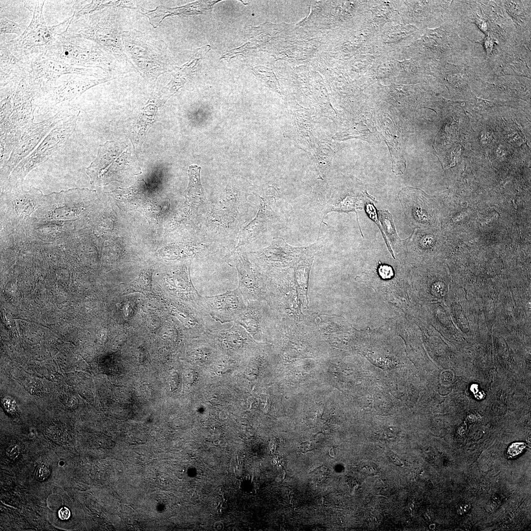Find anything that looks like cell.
<instances>
[{"label":"cell","instance_id":"cell-1","mask_svg":"<svg viewBox=\"0 0 531 531\" xmlns=\"http://www.w3.org/2000/svg\"><path fill=\"white\" fill-rule=\"evenodd\" d=\"M63 34L97 43L112 55L127 73L138 72L125 53L116 8H106L77 19H73L67 32Z\"/></svg>","mask_w":531,"mask_h":531},{"label":"cell","instance_id":"cell-2","mask_svg":"<svg viewBox=\"0 0 531 531\" xmlns=\"http://www.w3.org/2000/svg\"><path fill=\"white\" fill-rule=\"evenodd\" d=\"M42 57L76 67L100 68L114 79L127 73L119 62L97 43L63 33L57 36L53 45Z\"/></svg>","mask_w":531,"mask_h":531},{"label":"cell","instance_id":"cell-3","mask_svg":"<svg viewBox=\"0 0 531 531\" xmlns=\"http://www.w3.org/2000/svg\"><path fill=\"white\" fill-rule=\"evenodd\" d=\"M45 1L30 0L26 8L33 13L32 20L23 33L8 42L6 45L10 52L23 62L43 57L56 41L58 35L67 32L73 15L61 23L48 26L43 15Z\"/></svg>","mask_w":531,"mask_h":531},{"label":"cell","instance_id":"cell-4","mask_svg":"<svg viewBox=\"0 0 531 531\" xmlns=\"http://www.w3.org/2000/svg\"><path fill=\"white\" fill-rule=\"evenodd\" d=\"M125 53L138 72L150 84L176 67L172 64L166 43L136 30L122 32Z\"/></svg>","mask_w":531,"mask_h":531},{"label":"cell","instance_id":"cell-5","mask_svg":"<svg viewBox=\"0 0 531 531\" xmlns=\"http://www.w3.org/2000/svg\"><path fill=\"white\" fill-rule=\"evenodd\" d=\"M79 114L58 123L37 147L12 171L1 189L23 186L28 174L60 151L74 132Z\"/></svg>","mask_w":531,"mask_h":531},{"label":"cell","instance_id":"cell-6","mask_svg":"<svg viewBox=\"0 0 531 531\" xmlns=\"http://www.w3.org/2000/svg\"><path fill=\"white\" fill-rule=\"evenodd\" d=\"M134 159L127 146L108 141L98 147L94 160L86 169L90 184L105 186L112 181H120L131 171Z\"/></svg>","mask_w":531,"mask_h":531},{"label":"cell","instance_id":"cell-7","mask_svg":"<svg viewBox=\"0 0 531 531\" xmlns=\"http://www.w3.org/2000/svg\"><path fill=\"white\" fill-rule=\"evenodd\" d=\"M112 80L75 74L61 76L37 99L34 118L40 121L46 119L55 114L59 107L71 104V101L90 88Z\"/></svg>","mask_w":531,"mask_h":531},{"label":"cell","instance_id":"cell-8","mask_svg":"<svg viewBox=\"0 0 531 531\" xmlns=\"http://www.w3.org/2000/svg\"><path fill=\"white\" fill-rule=\"evenodd\" d=\"M80 113V109L70 104L63 107L54 115L41 121H33L24 128L18 144L9 159L0 168L1 185L6 182L18 164L37 147L58 123Z\"/></svg>","mask_w":531,"mask_h":531},{"label":"cell","instance_id":"cell-9","mask_svg":"<svg viewBox=\"0 0 531 531\" xmlns=\"http://www.w3.org/2000/svg\"><path fill=\"white\" fill-rule=\"evenodd\" d=\"M24 63L27 72L25 78L29 80L39 92V97L50 89L59 77L67 74L114 79L100 68L76 67L44 57Z\"/></svg>","mask_w":531,"mask_h":531},{"label":"cell","instance_id":"cell-10","mask_svg":"<svg viewBox=\"0 0 531 531\" xmlns=\"http://www.w3.org/2000/svg\"><path fill=\"white\" fill-rule=\"evenodd\" d=\"M320 243L317 241L307 246L294 247L289 245L283 238L276 237L268 247L253 253V257L266 270V275L271 276L312 257L321 248Z\"/></svg>","mask_w":531,"mask_h":531},{"label":"cell","instance_id":"cell-11","mask_svg":"<svg viewBox=\"0 0 531 531\" xmlns=\"http://www.w3.org/2000/svg\"><path fill=\"white\" fill-rule=\"evenodd\" d=\"M4 95L8 116L0 123V135L13 130H23L33 122L36 109L35 93L27 84L20 83L15 87H7Z\"/></svg>","mask_w":531,"mask_h":531},{"label":"cell","instance_id":"cell-12","mask_svg":"<svg viewBox=\"0 0 531 531\" xmlns=\"http://www.w3.org/2000/svg\"><path fill=\"white\" fill-rule=\"evenodd\" d=\"M45 197L41 191L33 186L28 191L24 190L21 186L3 189L1 192L6 215L18 226L30 224L37 219Z\"/></svg>","mask_w":531,"mask_h":531},{"label":"cell","instance_id":"cell-13","mask_svg":"<svg viewBox=\"0 0 531 531\" xmlns=\"http://www.w3.org/2000/svg\"><path fill=\"white\" fill-rule=\"evenodd\" d=\"M93 191L75 188L46 195L37 221H61L77 218L83 211L84 200Z\"/></svg>","mask_w":531,"mask_h":531},{"label":"cell","instance_id":"cell-14","mask_svg":"<svg viewBox=\"0 0 531 531\" xmlns=\"http://www.w3.org/2000/svg\"><path fill=\"white\" fill-rule=\"evenodd\" d=\"M225 260L230 266L236 267L239 281L238 288L247 303L266 300L265 276L256 270L245 253L235 249L225 256Z\"/></svg>","mask_w":531,"mask_h":531},{"label":"cell","instance_id":"cell-15","mask_svg":"<svg viewBox=\"0 0 531 531\" xmlns=\"http://www.w3.org/2000/svg\"><path fill=\"white\" fill-rule=\"evenodd\" d=\"M200 302L206 315L222 324L235 321L247 304L238 288L220 295L201 296Z\"/></svg>","mask_w":531,"mask_h":531},{"label":"cell","instance_id":"cell-16","mask_svg":"<svg viewBox=\"0 0 531 531\" xmlns=\"http://www.w3.org/2000/svg\"><path fill=\"white\" fill-rule=\"evenodd\" d=\"M264 301H249L245 310L234 321L253 337L262 336L276 327L273 310Z\"/></svg>","mask_w":531,"mask_h":531},{"label":"cell","instance_id":"cell-17","mask_svg":"<svg viewBox=\"0 0 531 531\" xmlns=\"http://www.w3.org/2000/svg\"><path fill=\"white\" fill-rule=\"evenodd\" d=\"M220 347L231 352H241L247 349L252 341L250 335L240 325L234 323L230 328L217 332H208Z\"/></svg>","mask_w":531,"mask_h":531},{"label":"cell","instance_id":"cell-18","mask_svg":"<svg viewBox=\"0 0 531 531\" xmlns=\"http://www.w3.org/2000/svg\"><path fill=\"white\" fill-rule=\"evenodd\" d=\"M0 87L21 81L25 77L26 69L25 63L17 58L8 50L6 41L0 42Z\"/></svg>","mask_w":531,"mask_h":531},{"label":"cell","instance_id":"cell-19","mask_svg":"<svg viewBox=\"0 0 531 531\" xmlns=\"http://www.w3.org/2000/svg\"><path fill=\"white\" fill-rule=\"evenodd\" d=\"M258 212L256 217L241 231L235 249L252 241L262 234L271 219L272 211L266 200L260 197Z\"/></svg>","mask_w":531,"mask_h":531},{"label":"cell","instance_id":"cell-20","mask_svg":"<svg viewBox=\"0 0 531 531\" xmlns=\"http://www.w3.org/2000/svg\"><path fill=\"white\" fill-rule=\"evenodd\" d=\"M200 58L195 57L180 67L173 71V77L170 82L156 95L155 100L159 106L163 105L178 89L183 86L187 80L195 71V67Z\"/></svg>","mask_w":531,"mask_h":531},{"label":"cell","instance_id":"cell-21","mask_svg":"<svg viewBox=\"0 0 531 531\" xmlns=\"http://www.w3.org/2000/svg\"><path fill=\"white\" fill-rule=\"evenodd\" d=\"M171 313L187 330L197 334H205L209 331L202 317L203 315L197 311H192L183 305L177 304L172 306Z\"/></svg>","mask_w":531,"mask_h":531},{"label":"cell","instance_id":"cell-22","mask_svg":"<svg viewBox=\"0 0 531 531\" xmlns=\"http://www.w3.org/2000/svg\"><path fill=\"white\" fill-rule=\"evenodd\" d=\"M87 1L77 0L73 5V19H77L83 16L88 15L102 9L117 7L127 8L133 9L134 7L132 1L123 0H91L88 3Z\"/></svg>","mask_w":531,"mask_h":531},{"label":"cell","instance_id":"cell-23","mask_svg":"<svg viewBox=\"0 0 531 531\" xmlns=\"http://www.w3.org/2000/svg\"><path fill=\"white\" fill-rule=\"evenodd\" d=\"M196 4L197 3H192L176 8H169L159 5L152 10L137 7L134 10L147 16L149 19L150 24L155 28L166 17L174 15L194 14L197 13L198 10L196 9L197 7Z\"/></svg>","mask_w":531,"mask_h":531},{"label":"cell","instance_id":"cell-24","mask_svg":"<svg viewBox=\"0 0 531 531\" xmlns=\"http://www.w3.org/2000/svg\"><path fill=\"white\" fill-rule=\"evenodd\" d=\"M201 167L196 165L189 166L188 172L189 183L185 191V197L189 203L200 205L203 201L204 193L200 180Z\"/></svg>","mask_w":531,"mask_h":531},{"label":"cell","instance_id":"cell-25","mask_svg":"<svg viewBox=\"0 0 531 531\" xmlns=\"http://www.w3.org/2000/svg\"><path fill=\"white\" fill-rule=\"evenodd\" d=\"M358 200L357 197L353 196H348L339 201L337 203L334 204L327 203L322 210V218L320 225L319 236L320 234L321 226L323 222L324 219L328 213L331 212H344L347 213H348L350 212H355L356 214L358 223L357 214L356 210V208H358Z\"/></svg>","mask_w":531,"mask_h":531},{"label":"cell","instance_id":"cell-26","mask_svg":"<svg viewBox=\"0 0 531 531\" xmlns=\"http://www.w3.org/2000/svg\"><path fill=\"white\" fill-rule=\"evenodd\" d=\"M22 132L21 130H13L0 135V168L9 159L13 149L20 140Z\"/></svg>","mask_w":531,"mask_h":531},{"label":"cell","instance_id":"cell-27","mask_svg":"<svg viewBox=\"0 0 531 531\" xmlns=\"http://www.w3.org/2000/svg\"><path fill=\"white\" fill-rule=\"evenodd\" d=\"M151 291V274L149 271H144L139 278L135 280L124 294L134 292L146 294Z\"/></svg>","mask_w":531,"mask_h":531},{"label":"cell","instance_id":"cell-28","mask_svg":"<svg viewBox=\"0 0 531 531\" xmlns=\"http://www.w3.org/2000/svg\"><path fill=\"white\" fill-rule=\"evenodd\" d=\"M0 35L3 34H16L22 35L26 30L27 27L9 20L5 17L0 11Z\"/></svg>","mask_w":531,"mask_h":531},{"label":"cell","instance_id":"cell-29","mask_svg":"<svg viewBox=\"0 0 531 531\" xmlns=\"http://www.w3.org/2000/svg\"><path fill=\"white\" fill-rule=\"evenodd\" d=\"M215 351L208 343H203L194 348L191 353L194 359L202 362L209 361L214 355Z\"/></svg>","mask_w":531,"mask_h":531},{"label":"cell","instance_id":"cell-30","mask_svg":"<svg viewBox=\"0 0 531 531\" xmlns=\"http://www.w3.org/2000/svg\"><path fill=\"white\" fill-rule=\"evenodd\" d=\"M379 213L380 219L383 225L384 229L389 236H392L396 239H399L396 233L395 226L393 222L392 218L388 210H379Z\"/></svg>","mask_w":531,"mask_h":531},{"label":"cell","instance_id":"cell-31","mask_svg":"<svg viewBox=\"0 0 531 531\" xmlns=\"http://www.w3.org/2000/svg\"><path fill=\"white\" fill-rule=\"evenodd\" d=\"M526 447L524 442H518L512 443L508 448L506 455L509 458H514L521 454Z\"/></svg>","mask_w":531,"mask_h":531},{"label":"cell","instance_id":"cell-32","mask_svg":"<svg viewBox=\"0 0 531 531\" xmlns=\"http://www.w3.org/2000/svg\"><path fill=\"white\" fill-rule=\"evenodd\" d=\"M378 271L380 277L384 279H390L394 274L391 267L387 265H380L378 268Z\"/></svg>","mask_w":531,"mask_h":531},{"label":"cell","instance_id":"cell-33","mask_svg":"<svg viewBox=\"0 0 531 531\" xmlns=\"http://www.w3.org/2000/svg\"><path fill=\"white\" fill-rule=\"evenodd\" d=\"M50 474L49 468L46 466L40 467L37 471L36 478L40 481H43L47 478Z\"/></svg>","mask_w":531,"mask_h":531},{"label":"cell","instance_id":"cell-34","mask_svg":"<svg viewBox=\"0 0 531 531\" xmlns=\"http://www.w3.org/2000/svg\"><path fill=\"white\" fill-rule=\"evenodd\" d=\"M71 515L69 509L65 507L61 508L58 511V516L60 519L66 520L68 519Z\"/></svg>","mask_w":531,"mask_h":531},{"label":"cell","instance_id":"cell-35","mask_svg":"<svg viewBox=\"0 0 531 531\" xmlns=\"http://www.w3.org/2000/svg\"><path fill=\"white\" fill-rule=\"evenodd\" d=\"M470 508V505L468 504H464L460 506L457 510V512L459 514H463L464 512H467Z\"/></svg>","mask_w":531,"mask_h":531},{"label":"cell","instance_id":"cell-36","mask_svg":"<svg viewBox=\"0 0 531 531\" xmlns=\"http://www.w3.org/2000/svg\"><path fill=\"white\" fill-rule=\"evenodd\" d=\"M224 509H225V505L224 504V502L220 503L217 507L218 510L219 512H221V511H223Z\"/></svg>","mask_w":531,"mask_h":531}]
</instances>
